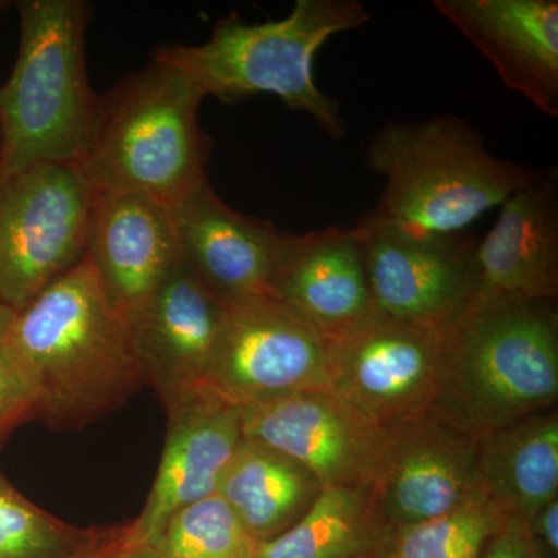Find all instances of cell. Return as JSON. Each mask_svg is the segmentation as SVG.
<instances>
[{
	"label": "cell",
	"mask_w": 558,
	"mask_h": 558,
	"mask_svg": "<svg viewBox=\"0 0 558 558\" xmlns=\"http://www.w3.org/2000/svg\"><path fill=\"white\" fill-rule=\"evenodd\" d=\"M86 258L110 304L130 318L182 263L174 213L137 194H94Z\"/></svg>",
	"instance_id": "17"
},
{
	"label": "cell",
	"mask_w": 558,
	"mask_h": 558,
	"mask_svg": "<svg viewBox=\"0 0 558 558\" xmlns=\"http://www.w3.org/2000/svg\"><path fill=\"white\" fill-rule=\"evenodd\" d=\"M172 213L182 263L223 304L275 299L274 279L288 233L229 207L208 182Z\"/></svg>",
	"instance_id": "15"
},
{
	"label": "cell",
	"mask_w": 558,
	"mask_h": 558,
	"mask_svg": "<svg viewBox=\"0 0 558 558\" xmlns=\"http://www.w3.org/2000/svg\"><path fill=\"white\" fill-rule=\"evenodd\" d=\"M476 451L478 438L433 411L381 432L369 490L387 535L483 499Z\"/></svg>",
	"instance_id": "11"
},
{
	"label": "cell",
	"mask_w": 558,
	"mask_h": 558,
	"mask_svg": "<svg viewBox=\"0 0 558 558\" xmlns=\"http://www.w3.org/2000/svg\"><path fill=\"white\" fill-rule=\"evenodd\" d=\"M371 14L359 0H296L288 16L248 24L238 11L216 22L202 44L156 47L153 60L179 70L202 97L238 102L275 95L307 113L328 137L347 134L341 105L314 78L318 50L332 36L357 31Z\"/></svg>",
	"instance_id": "2"
},
{
	"label": "cell",
	"mask_w": 558,
	"mask_h": 558,
	"mask_svg": "<svg viewBox=\"0 0 558 558\" xmlns=\"http://www.w3.org/2000/svg\"><path fill=\"white\" fill-rule=\"evenodd\" d=\"M157 546L167 558H252L256 543L219 494L172 513Z\"/></svg>",
	"instance_id": "25"
},
{
	"label": "cell",
	"mask_w": 558,
	"mask_h": 558,
	"mask_svg": "<svg viewBox=\"0 0 558 558\" xmlns=\"http://www.w3.org/2000/svg\"><path fill=\"white\" fill-rule=\"evenodd\" d=\"M355 229L379 314L447 332L472 306L480 242L473 234H417L360 220Z\"/></svg>",
	"instance_id": "9"
},
{
	"label": "cell",
	"mask_w": 558,
	"mask_h": 558,
	"mask_svg": "<svg viewBox=\"0 0 558 558\" xmlns=\"http://www.w3.org/2000/svg\"><path fill=\"white\" fill-rule=\"evenodd\" d=\"M168 432L159 472L131 538L157 545L172 513L218 492L242 438V407L215 389H194L165 407Z\"/></svg>",
	"instance_id": "12"
},
{
	"label": "cell",
	"mask_w": 558,
	"mask_h": 558,
	"mask_svg": "<svg viewBox=\"0 0 558 558\" xmlns=\"http://www.w3.org/2000/svg\"><path fill=\"white\" fill-rule=\"evenodd\" d=\"M208 387L241 407L328 387V340L275 299L226 304Z\"/></svg>",
	"instance_id": "10"
},
{
	"label": "cell",
	"mask_w": 558,
	"mask_h": 558,
	"mask_svg": "<svg viewBox=\"0 0 558 558\" xmlns=\"http://www.w3.org/2000/svg\"><path fill=\"white\" fill-rule=\"evenodd\" d=\"M94 194L75 165L0 180V303L21 312L86 256Z\"/></svg>",
	"instance_id": "7"
},
{
	"label": "cell",
	"mask_w": 558,
	"mask_h": 558,
	"mask_svg": "<svg viewBox=\"0 0 558 558\" xmlns=\"http://www.w3.org/2000/svg\"><path fill=\"white\" fill-rule=\"evenodd\" d=\"M506 520L484 499L447 515L388 532L374 558H480Z\"/></svg>",
	"instance_id": "24"
},
{
	"label": "cell",
	"mask_w": 558,
	"mask_h": 558,
	"mask_svg": "<svg viewBox=\"0 0 558 558\" xmlns=\"http://www.w3.org/2000/svg\"><path fill=\"white\" fill-rule=\"evenodd\" d=\"M20 51L0 87V180L40 163L78 165L100 95L87 75L83 0H22Z\"/></svg>",
	"instance_id": "6"
},
{
	"label": "cell",
	"mask_w": 558,
	"mask_h": 558,
	"mask_svg": "<svg viewBox=\"0 0 558 558\" xmlns=\"http://www.w3.org/2000/svg\"><path fill=\"white\" fill-rule=\"evenodd\" d=\"M202 101L179 70L153 58L100 95L76 165L92 194H137L174 209L205 185L211 142L199 124Z\"/></svg>",
	"instance_id": "5"
},
{
	"label": "cell",
	"mask_w": 558,
	"mask_h": 558,
	"mask_svg": "<svg viewBox=\"0 0 558 558\" xmlns=\"http://www.w3.org/2000/svg\"><path fill=\"white\" fill-rule=\"evenodd\" d=\"M38 391L31 373L5 339L0 341V440L22 422L36 417Z\"/></svg>",
	"instance_id": "26"
},
{
	"label": "cell",
	"mask_w": 558,
	"mask_h": 558,
	"mask_svg": "<svg viewBox=\"0 0 558 558\" xmlns=\"http://www.w3.org/2000/svg\"><path fill=\"white\" fill-rule=\"evenodd\" d=\"M521 524L535 557L558 558V498Z\"/></svg>",
	"instance_id": "27"
},
{
	"label": "cell",
	"mask_w": 558,
	"mask_h": 558,
	"mask_svg": "<svg viewBox=\"0 0 558 558\" xmlns=\"http://www.w3.org/2000/svg\"><path fill=\"white\" fill-rule=\"evenodd\" d=\"M14 317H16V312L11 311L5 304L0 303V341L5 339L7 333H9Z\"/></svg>",
	"instance_id": "30"
},
{
	"label": "cell",
	"mask_w": 558,
	"mask_h": 558,
	"mask_svg": "<svg viewBox=\"0 0 558 558\" xmlns=\"http://www.w3.org/2000/svg\"><path fill=\"white\" fill-rule=\"evenodd\" d=\"M387 531L369 486L326 487L284 534L259 543L256 558H374Z\"/></svg>",
	"instance_id": "22"
},
{
	"label": "cell",
	"mask_w": 558,
	"mask_h": 558,
	"mask_svg": "<svg viewBox=\"0 0 558 558\" xmlns=\"http://www.w3.org/2000/svg\"><path fill=\"white\" fill-rule=\"evenodd\" d=\"M322 484L299 462L242 438L218 492L256 545L284 534L314 505Z\"/></svg>",
	"instance_id": "21"
},
{
	"label": "cell",
	"mask_w": 558,
	"mask_h": 558,
	"mask_svg": "<svg viewBox=\"0 0 558 558\" xmlns=\"http://www.w3.org/2000/svg\"><path fill=\"white\" fill-rule=\"evenodd\" d=\"M226 304L180 263L128 318L146 384L163 405L208 385Z\"/></svg>",
	"instance_id": "14"
},
{
	"label": "cell",
	"mask_w": 558,
	"mask_h": 558,
	"mask_svg": "<svg viewBox=\"0 0 558 558\" xmlns=\"http://www.w3.org/2000/svg\"><path fill=\"white\" fill-rule=\"evenodd\" d=\"M556 170L515 191L476 247V299L558 296V182ZM473 300V301H475Z\"/></svg>",
	"instance_id": "19"
},
{
	"label": "cell",
	"mask_w": 558,
	"mask_h": 558,
	"mask_svg": "<svg viewBox=\"0 0 558 558\" xmlns=\"http://www.w3.org/2000/svg\"><path fill=\"white\" fill-rule=\"evenodd\" d=\"M124 529L70 526L28 501L0 473V558H92Z\"/></svg>",
	"instance_id": "23"
},
{
	"label": "cell",
	"mask_w": 558,
	"mask_h": 558,
	"mask_svg": "<svg viewBox=\"0 0 558 558\" xmlns=\"http://www.w3.org/2000/svg\"><path fill=\"white\" fill-rule=\"evenodd\" d=\"M124 532H126V529H124ZM124 532H123V534H124ZM123 534H121V535H123ZM121 535H120V537H121ZM120 537H119V538H120ZM119 538H117V539H119ZM117 539H116V542H117ZM116 542L110 543V545H113V543H116ZM110 545H109V546H110ZM109 546H108V548H109ZM108 548H105V549H108ZM105 549H102V550H105ZM102 550H101V553H102ZM101 553H98V554H97V556H94V557H92V558H97L98 556H100V554H101Z\"/></svg>",
	"instance_id": "31"
},
{
	"label": "cell",
	"mask_w": 558,
	"mask_h": 558,
	"mask_svg": "<svg viewBox=\"0 0 558 558\" xmlns=\"http://www.w3.org/2000/svg\"><path fill=\"white\" fill-rule=\"evenodd\" d=\"M480 558H537L529 545L523 524L520 521H506L505 526L495 532Z\"/></svg>",
	"instance_id": "28"
},
{
	"label": "cell",
	"mask_w": 558,
	"mask_h": 558,
	"mask_svg": "<svg viewBox=\"0 0 558 558\" xmlns=\"http://www.w3.org/2000/svg\"><path fill=\"white\" fill-rule=\"evenodd\" d=\"M0 157H2V135H0Z\"/></svg>",
	"instance_id": "32"
},
{
	"label": "cell",
	"mask_w": 558,
	"mask_h": 558,
	"mask_svg": "<svg viewBox=\"0 0 558 558\" xmlns=\"http://www.w3.org/2000/svg\"><path fill=\"white\" fill-rule=\"evenodd\" d=\"M508 89L558 117L557 0H435Z\"/></svg>",
	"instance_id": "16"
},
{
	"label": "cell",
	"mask_w": 558,
	"mask_h": 558,
	"mask_svg": "<svg viewBox=\"0 0 558 558\" xmlns=\"http://www.w3.org/2000/svg\"><path fill=\"white\" fill-rule=\"evenodd\" d=\"M274 296L326 340H336L376 314L355 227L289 234L279 256Z\"/></svg>",
	"instance_id": "18"
},
{
	"label": "cell",
	"mask_w": 558,
	"mask_h": 558,
	"mask_svg": "<svg viewBox=\"0 0 558 558\" xmlns=\"http://www.w3.org/2000/svg\"><path fill=\"white\" fill-rule=\"evenodd\" d=\"M242 433L299 462L323 488L369 486L381 438L328 387L242 407Z\"/></svg>",
	"instance_id": "13"
},
{
	"label": "cell",
	"mask_w": 558,
	"mask_h": 558,
	"mask_svg": "<svg viewBox=\"0 0 558 558\" xmlns=\"http://www.w3.org/2000/svg\"><path fill=\"white\" fill-rule=\"evenodd\" d=\"M446 333L376 314L328 340V388L377 432L432 413Z\"/></svg>",
	"instance_id": "8"
},
{
	"label": "cell",
	"mask_w": 558,
	"mask_h": 558,
	"mask_svg": "<svg viewBox=\"0 0 558 558\" xmlns=\"http://www.w3.org/2000/svg\"><path fill=\"white\" fill-rule=\"evenodd\" d=\"M5 341L38 391L36 417L57 432L105 417L146 384L130 322L86 256L17 312Z\"/></svg>",
	"instance_id": "1"
},
{
	"label": "cell",
	"mask_w": 558,
	"mask_h": 558,
	"mask_svg": "<svg viewBox=\"0 0 558 558\" xmlns=\"http://www.w3.org/2000/svg\"><path fill=\"white\" fill-rule=\"evenodd\" d=\"M557 402V301H473L447 330L433 413L481 438Z\"/></svg>",
	"instance_id": "4"
},
{
	"label": "cell",
	"mask_w": 558,
	"mask_h": 558,
	"mask_svg": "<svg viewBox=\"0 0 558 558\" xmlns=\"http://www.w3.org/2000/svg\"><path fill=\"white\" fill-rule=\"evenodd\" d=\"M365 160L385 186L360 222L417 234L461 233L542 172L498 159L457 116L387 121L369 140Z\"/></svg>",
	"instance_id": "3"
},
{
	"label": "cell",
	"mask_w": 558,
	"mask_h": 558,
	"mask_svg": "<svg viewBox=\"0 0 558 558\" xmlns=\"http://www.w3.org/2000/svg\"><path fill=\"white\" fill-rule=\"evenodd\" d=\"M481 498L506 521L524 523L558 498V413L542 411L478 438Z\"/></svg>",
	"instance_id": "20"
},
{
	"label": "cell",
	"mask_w": 558,
	"mask_h": 558,
	"mask_svg": "<svg viewBox=\"0 0 558 558\" xmlns=\"http://www.w3.org/2000/svg\"><path fill=\"white\" fill-rule=\"evenodd\" d=\"M252 558H256V557H252Z\"/></svg>",
	"instance_id": "34"
},
{
	"label": "cell",
	"mask_w": 558,
	"mask_h": 558,
	"mask_svg": "<svg viewBox=\"0 0 558 558\" xmlns=\"http://www.w3.org/2000/svg\"><path fill=\"white\" fill-rule=\"evenodd\" d=\"M5 5H7V3L0 2V11H2L3 9H5Z\"/></svg>",
	"instance_id": "33"
},
{
	"label": "cell",
	"mask_w": 558,
	"mask_h": 558,
	"mask_svg": "<svg viewBox=\"0 0 558 558\" xmlns=\"http://www.w3.org/2000/svg\"><path fill=\"white\" fill-rule=\"evenodd\" d=\"M97 558H167L157 545L134 542L131 538L130 524L126 532Z\"/></svg>",
	"instance_id": "29"
}]
</instances>
